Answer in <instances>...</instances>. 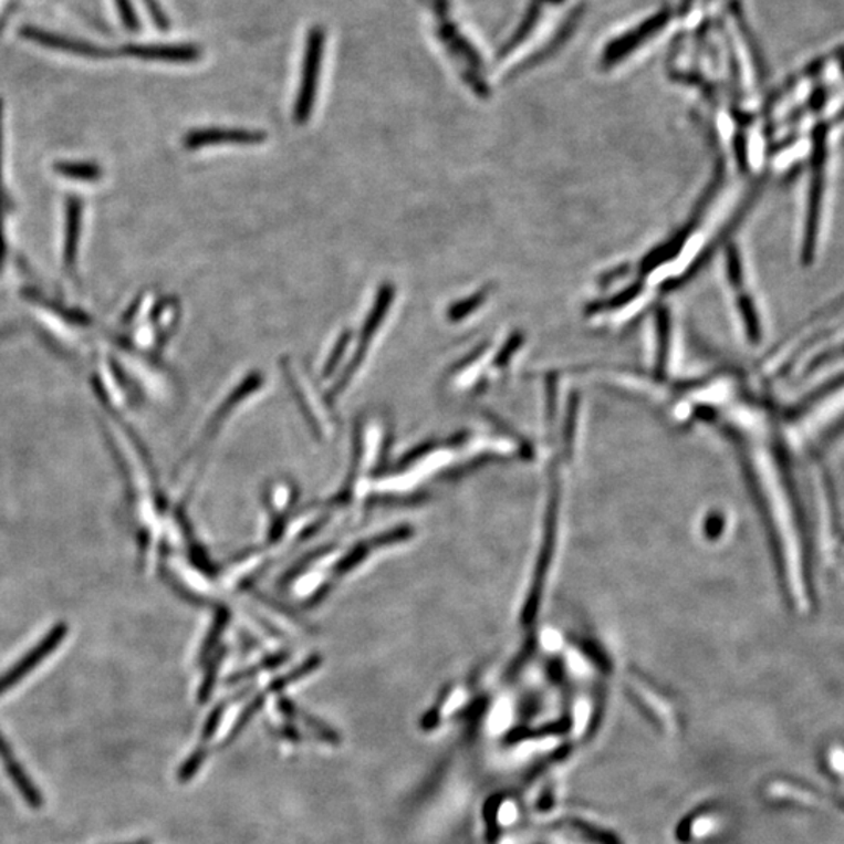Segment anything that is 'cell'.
Here are the masks:
<instances>
[{
	"mask_svg": "<svg viewBox=\"0 0 844 844\" xmlns=\"http://www.w3.org/2000/svg\"><path fill=\"white\" fill-rule=\"evenodd\" d=\"M21 37L28 38L33 43L43 45V48L54 49V51L66 52V54L81 55L85 59H112L113 52L110 49L90 43V41L77 40V38L59 35V33L48 32L35 25H25L21 29Z\"/></svg>",
	"mask_w": 844,
	"mask_h": 844,
	"instance_id": "5b68a950",
	"label": "cell"
},
{
	"mask_svg": "<svg viewBox=\"0 0 844 844\" xmlns=\"http://www.w3.org/2000/svg\"><path fill=\"white\" fill-rule=\"evenodd\" d=\"M56 171L62 173L63 176L72 177V179L91 180L100 176V171L94 166L79 165V163H71V165L70 163H62Z\"/></svg>",
	"mask_w": 844,
	"mask_h": 844,
	"instance_id": "30bf717a",
	"label": "cell"
},
{
	"mask_svg": "<svg viewBox=\"0 0 844 844\" xmlns=\"http://www.w3.org/2000/svg\"><path fill=\"white\" fill-rule=\"evenodd\" d=\"M115 6L124 28L131 30V32H136L139 29V21L132 0H115Z\"/></svg>",
	"mask_w": 844,
	"mask_h": 844,
	"instance_id": "8fae6325",
	"label": "cell"
},
{
	"mask_svg": "<svg viewBox=\"0 0 844 844\" xmlns=\"http://www.w3.org/2000/svg\"><path fill=\"white\" fill-rule=\"evenodd\" d=\"M79 204H70V227H67V241H66V263L72 264L74 261V249L77 246L79 237Z\"/></svg>",
	"mask_w": 844,
	"mask_h": 844,
	"instance_id": "9c48e42d",
	"label": "cell"
},
{
	"mask_svg": "<svg viewBox=\"0 0 844 844\" xmlns=\"http://www.w3.org/2000/svg\"><path fill=\"white\" fill-rule=\"evenodd\" d=\"M395 286L389 285V283L388 285L382 286L381 291H378L376 302H374L373 309H371L368 320L365 321L362 333H360L357 351H355L354 358L351 360L350 365L344 369L342 378L336 382L335 387H333L331 392V396H338L340 393L350 385L355 373H357L360 365H362L363 360H365L371 342H373L374 336L377 335L381 325L384 324L385 316H387V313L389 312V306H392L393 301H395Z\"/></svg>",
	"mask_w": 844,
	"mask_h": 844,
	"instance_id": "3957f363",
	"label": "cell"
},
{
	"mask_svg": "<svg viewBox=\"0 0 844 844\" xmlns=\"http://www.w3.org/2000/svg\"><path fill=\"white\" fill-rule=\"evenodd\" d=\"M132 844H146V843H132Z\"/></svg>",
	"mask_w": 844,
	"mask_h": 844,
	"instance_id": "9a60e30c",
	"label": "cell"
},
{
	"mask_svg": "<svg viewBox=\"0 0 844 844\" xmlns=\"http://www.w3.org/2000/svg\"><path fill=\"white\" fill-rule=\"evenodd\" d=\"M325 33L321 28L310 30L306 38L304 66H302L301 86H299L294 119L296 124H305L313 112L316 101L317 83H320L321 63H323Z\"/></svg>",
	"mask_w": 844,
	"mask_h": 844,
	"instance_id": "7a4b0ae2",
	"label": "cell"
},
{
	"mask_svg": "<svg viewBox=\"0 0 844 844\" xmlns=\"http://www.w3.org/2000/svg\"><path fill=\"white\" fill-rule=\"evenodd\" d=\"M843 354H844V350H843Z\"/></svg>",
	"mask_w": 844,
	"mask_h": 844,
	"instance_id": "2e32d148",
	"label": "cell"
},
{
	"mask_svg": "<svg viewBox=\"0 0 844 844\" xmlns=\"http://www.w3.org/2000/svg\"><path fill=\"white\" fill-rule=\"evenodd\" d=\"M67 627L66 624H59L54 627L43 639L40 645L33 647L32 650L21 658L17 665L11 666L9 671L0 676V696L6 695L10 688L17 687L25 676H29L38 665L43 664L48 656L59 647L60 643L66 638Z\"/></svg>",
	"mask_w": 844,
	"mask_h": 844,
	"instance_id": "277c9868",
	"label": "cell"
},
{
	"mask_svg": "<svg viewBox=\"0 0 844 844\" xmlns=\"http://www.w3.org/2000/svg\"><path fill=\"white\" fill-rule=\"evenodd\" d=\"M0 760H2L7 775H9L13 785L17 786L22 800L28 802L32 809L38 810L43 807L41 791L37 789L35 783L25 773L22 764L18 762L13 749L10 748L9 741L3 738L2 733H0Z\"/></svg>",
	"mask_w": 844,
	"mask_h": 844,
	"instance_id": "52a82bcc",
	"label": "cell"
},
{
	"mask_svg": "<svg viewBox=\"0 0 844 844\" xmlns=\"http://www.w3.org/2000/svg\"><path fill=\"white\" fill-rule=\"evenodd\" d=\"M123 54L134 59L169 63H189L200 59V51L195 45L128 44L123 49Z\"/></svg>",
	"mask_w": 844,
	"mask_h": 844,
	"instance_id": "ba28073f",
	"label": "cell"
},
{
	"mask_svg": "<svg viewBox=\"0 0 844 844\" xmlns=\"http://www.w3.org/2000/svg\"><path fill=\"white\" fill-rule=\"evenodd\" d=\"M826 128H815L813 132V177L810 184L807 222H805L804 246L802 260L805 264L815 260L817 227H820L821 204L824 191V166H826Z\"/></svg>",
	"mask_w": 844,
	"mask_h": 844,
	"instance_id": "6da1fadb",
	"label": "cell"
},
{
	"mask_svg": "<svg viewBox=\"0 0 844 844\" xmlns=\"http://www.w3.org/2000/svg\"><path fill=\"white\" fill-rule=\"evenodd\" d=\"M143 3L146 6L147 11L153 17L154 24L158 29L166 30L169 28L168 14L165 13L158 0H143Z\"/></svg>",
	"mask_w": 844,
	"mask_h": 844,
	"instance_id": "5bb4252c",
	"label": "cell"
},
{
	"mask_svg": "<svg viewBox=\"0 0 844 844\" xmlns=\"http://www.w3.org/2000/svg\"><path fill=\"white\" fill-rule=\"evenodd\" d=\"M268 135L260 131H246V128H202L185 135L184 146L189 150L204 149V147L225 146H257L267 142Z\"/></svg>",
	"mask_w": 844,
	"mask_h": 844,
	"instance_id": "8992f818",
	"label": "cell"
},
{
	"mask_svg": "<svg viewBox=\"0 0 844 844\" xmlns=\"http://www.w3.org/2000/svg\"><path fill=\"white\" fill-rule=\"evenodd\" d=\"M207 759V751L206 749H196L195 754L189 757L187 762L184 763V767L180 768V781L187 782L189 779L192 778L198 771L200 770V767H202L204 762H206Z\"/></svg>",
	"mask_w": 844,
	"mask_h": 844,
	"instance_id": "4fadbf2b",
	"label": "cell"
},
{
	"mask_svg": "<svg viewBox=\"0 0 844 844\" xmlns=\"http://www.w3.org/2000/svg\"><path fill=\"white\" fill-rule=\"evenodd\" d=\"M351 340V333L344 332L342 336H340L338 342H336L335 350H333L331 354V358L327 360V363H325L324 366V376L329 377L332 376L333 373L336 371V366H338V363L342 362L344 352L347 350V343H350Z\"/></svg>",
	"mask_w": 844,
	"mask_h": 844,
	"instance_id": "7c38bea8",
	"label": "cell"
}]
</instances>
